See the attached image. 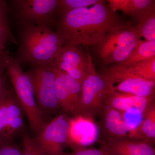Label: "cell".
Listing matches in <instances>:
<instances>
[{
    "label": "cell",
    "instance_id": "obj_21",
    "mask_svg": "<svg viewBox=\"0 0 155 155\" xmlns=\"http://www.w3.org/2000/svg\"><path fill=\"white\" fill-rule=\"evenodd\" d=\"M66 80L71 104L74 111V115H76L78 114L81 103L82 85L79 81L66 73Z\"/></svg>",
    "mask_w": 155,
    "mask_h": 155
},
{
    "label": "cell",
    "instance_id": "obj_34",
    "mask_svg": "<svg viewBox=\"0 0 155 155\" xmlns=\"http://www.w3.org/2000/svg\"><path fill=\"white\" fill-rule=\"evenodd\" d=\"M0 51H4V50H2V49H1V48H0Z\"/></svg>",
    "mask_w": 155,
    "mask_h": 155
},
{
    "label": "cell",
    "instance_id": "obj_31",
    "mask_svg": "<svg viewBox=\"0 0 155 155\" xmlns=\"http://www.w3.org/2000/svg\"><path fill=\"white\" fill-rule=\"evenodd\" d=\"M7 77L6 71L0 72V102L5 96L9 89L7 83Z\"/></svg>",
    "mask_w": 155,
    "mask_h": 155
},
{
    "label": "cell",
    "instance_id": "obj_20",
    "mask_svg": "<svg viewBox=\"0 0 155 155\" xmlns=\"http://www.w3.org/2000/svg\"><path fill=\"white\" fill-rule=\"evenodd\" d=\"M138 24L134 26L140 38L145 40H155V11L147 15L138 21Z\"/></svg>",
    "mask_w": 155,
    "mask_h": 155
},
{
    "label": "cell",
    "instance_id": "obj_27",
    "mask_svg": "<svg viewBox=\"0 0 155 155\" xmlns=\"http://www.w3.org/2000/svg\"><path fill=\"white\" fill-rule=\"evenodd\" d=\"M64 155H111L104 148H100L89 147L72 150V152L64 153Z\"/></svg>",
    "mask_w": 155,
    "mask_h": 155
},
{
    "label": "cell",
    "instance_id": "obj_26",
    "mask_svg": "<svg viewBox=\"0 0 155 155\" xmlns=\"http://www.w3.org/2000/svg\"><path fill=\"white\" fill-rule=\"evenodd\" d=\"M23 155H44L41 152L34 143L33 138L25 130L22 134Z\"/></svg>",
    "mask_w": 155,
    "mask_h": 155
},
{
    "label": "cell",
    "instance_id": "obj_11",
    "mask_svg": "<svg viewBox=\"0 0 155 155\" xmlns=\"http://www.w3.org/2000/svg\"><path fill=\"white\" fill-rule=\"evenodd\" d=\"M98 116L100 119L97 123L100 132L99 141L101 143L110 142L128 136L130 129L121 112L104 104Z\"/></svg>",
    "mask_w": 155,
    "mask_h": 155
},
{
    "label": "cell",
    "instance_id": "obj_3",
    "mask_svg": "<svg viewBox=\"0 0 155 155\" xmlns=\"http://www.w3.org/2000/svg\"><path fill=\"white\" fill-rule=\"evenodd\" d=\"M5 69L15 94L28 118L30 130L36 137L47 123L38 105L30 78L23 71L18 61L9 56Z\"/></svg>",
    "mask_w": 155,
    "mask_h": 155
},
{
    "label": "cell",
    "instance_id": "obj_10",
    "mask_svg": "<svg viewBox=\"0 0 155 155\" xmlns=\"http://www.w3.org/2000/svg\"><path fill=\"white\" fill-rule=\"evenodd\" d=\"M100 132L94 118L81 114L69 118L67 146L72 150L89 147L99 141Z\"/></svg>",
    "mask_w": 155,
    "mask_h": 155
},
{
    "label": "cell",
    "instance_id": "obj_7",
    "mask_svg": "<svg viewBox=\"0 0 155 155\" xmlns=\"http://www.w3.org/2000/svg\"><path fill=\"white\" fill-rule=\"evenodd\" d=\"M88 64L82 81V97L78 114L94 118L104 107V97L107 90L104 80L97 72L89 53L87 54Z\"/></svg>",
    "mask_w": 155,
    "mask_h": 155
},
{
    "label": "cell",
    "instance_id": "obj_6",
    "mask_svg": "<svg viewBox=\"0 0 155 155\" xmlns=\"http://www.w3.org/2000/svg\"><path fill=\"white\" fill-rule=\"evenodd\" d=\"M100 75L107 89L145 97H155V82L134 75L122 64L105 68Z\"/></svg>",
    "mask_w": 155,
    "mask_h": 155
},
{
    "label": "cell",
    "instance_id": "obj_24",
    "mask_svg": "<svg viewBox=\"0 0 155 155\" xmlns=\"http://www.w3.org/2000/svg\"><path fill=\"white\" fill-rule=\"evenodd\" d=\"M56 65L60 69L82 84L86 72L73 65L60 60H55Z\"/></svg>",
    "mask_w": 155,
    "mask_h": 155
},
{
    "label": "cell",
    "instance_id": "obj_25",
    "mask_svg": "<svg viewBox=\"0 0 155 155\" xmlns=\"http://www.w3.org/2000/svg\"><path fill=\"white\" fill-rule=\"evenodd\" d=\"M121 114L130 131L135 128L141 122L143 118L142 114L137 110L134 109L128 110Z\"/></svg>",
    "mask_w": 155,
    "mask_h": 155
},
{
    "label": "cell",
    "instance_id": "obj_28",
    "mask_svg": "<svg viewBox=\"0 0 155 155\" xmlns=\"http://www.w3.org/2000/svg\"><path fill=\"white\" fill-rule=\"evenodd\" d=\"M11 41L14 44H17L16 40L12 35L10 26L0 23V48L4 50L8 42Z\"/></svg>",
    "mask_w": 155,
    "mask_h": 155
},
{
    "label": "cell",
    "instance_id": "obj_8",
    "mask_svg": "<svg viewBox=\"0 0 155 155\" xmlns=\"http://www.w3.org/2000/svg\"><path fill=\"white\" fill-rule=\"evenodd\" d=\"M69 118L64 113L56 115L33 138L35 144L44 155H64V148L67 146Z\"/></svg>",
    "mask_w": 155,
    "mask_h": 155
},
{
    "label": "cell",
    "instance_id": "obj_1",
    "mask_svg": "<svg viewBox=\"0 0 155 155\" xmlns=\"http://www.w3.org/2000/svg\"><path fill=\"white\" fill-rule=\"evenodd\" d=\"M104 1L62 14L58 33L67 45H96L114 26L121 23Z\"/></svg>",
    "mask_w": 155,
    "mask_h": 155
},
{
    "label": "cell",
    "instance_id": "obj_33",
    "mask_svg": "<svg viewBox=\"0 0 155 155\" xmlns=\"http://www.w3.org/2000/svg\"><path fill=\"white\" fill-rule=\"evenodd\" d=\"M8 56L4 51H0V72H6V62Z\"/></svg>",
    "mask_w": 155,
    "mask_h": 155
},
{
    "label": "cell",
    "instance_id": "obj_30",
    "mask_svg": "<svg viewBox=\"0 0 155 155\" xmlns=\"http://www.w3.org/2000/svg\"><path fill=\"white\" fill-rule=\"evenodd\" d=\"M3 100L0 102V142L4 141L6 131L5 115Z\"/></svg>",
    "mask_w": 155,
    "mask_h": 155
},
{
    "label": "cell",
    "instance_id": "obj_19",
    "mask_svg": "<svg viewBox=\"0 0 155 155\" xmlns=\"http://www.w3.org/2000/svg\"><path fill=\"white\" fill-rule=\"evenodd\" d=\"M56 93L59 106L64 114L74 115L66 80V73L56 65Z\"/></svg>",
    "mask_w": 155,
    "mask_h": 155
},
{
    "label": "cell",
    "instance_id": "obj_29",
    "mask_svg": "<svg viewBox=\"0 0 155 155\" xmlns=\"http://www.w3.org/2000/svg\"><path fill=\"white\" fill-rule=\"evenodd\" d=\"M0 155H23L22 150L14 143L0 142Z\"/></svg>",
    "mask_w": 155,
    "mask_h": 155
},
{
    "label": "cell",
    "instance_id": "obj_17",
    "mask_svg": "<svg viewBox=\"0 0 155 155\" xmlns=\"http://www.w3.org/2000/svg\"><path fill=\"white\" fill-rule=\"evenodd\" d=\"M55 60L64 61L85 72L88 66L87 56L84 55L77 46L63 45L56 54Z\"/></svg>",
    "mask_w": 155,
    "mask_h": 155
},
{
    "label": "cell",
    "instance_id": "obj_32",
    "mask_svg": "<svg viewBox=\"0 0 155 155\" xmlns=\"http://www.w3.org/2000/svg\"><path fill=\"white\" fill-rule=\"evenodd\" d=\"M8 12V8L7 3L5 1L0 0V23L9 26Z\"/></svg>",
    "mask_w": 155,
    "mask_h": 155
},
{
    "label": "cell",
    "instance_id": "obj_13",
    "mask_svg": "<svg viewBox=\"0 0 155 155\" xmlns=\"http://www.w3.org/2000/svg\"><path fill=\"white\" fill-rule=\"evenodd\" d=\"M104 102L121 112L134 109L143 115L155 104V97H145L130 94L118 92L107 89L104 97Z\"/></svg>",
    "mask_w": 155,
    "mask_h": 155
},
{
    "label": "cell",
    "instance_id": "obj_14",
    "mask_svg": "<svg viewBox=\"0 0 155 155\" xmlns=\"http://www.w3.org/2000/svg\"><path fill=\"white\" fill-rule=\"evenodd\" d=\"M101 147L111 155H155L154 146L129 136L102 143Z\"/></svg>",
    "mask_w": 155,
    "mask_h": 155
},
{
    "label": "cell",
    "instance_id": "obj_4",
    "mask_svg": "<svg viewBox=\"0 0 155 155\" xmlns=\"http://www.w3.org/2000/svg\"><path fill=\"white\" fill-rule=\"evenodd\" d=\"M140 39L134 26L120 23L96 45L97 52L105 65L122 64L130 56Z\"/></svg>",
    "mask_w": 155,
    "mask_h": 155
},
{
    "label": "cell",
    "instance_id": "obj_5",
    "mask_svg": "<svg viewBox=\"0 0 155 155\" xmlns=\"http://www.w3.org/2000/svg\"><path fill=\"white\" fill-rule=\"evenodd\" d=\"M55 67L54 61L48 65L32 66L26 72L32 83L38 105L45 121L46 117L50 121V118L61 110L56 96Z\"/></svg>",
    "mask_w": 155,
    "mask_h": 155
},
{
    "label": "cell",
    "instance_id": "obj_18",
    "mask_svg": "<svg viewBox=\"0 0 155 155\" xmlns=\"http://www.w3.org/2000/svg\"><path fill=\"white\" fill-rule=\"evenodd\" d=\"M155 58V40H143L140 39L130 56L122 65L130 67Z\"/></svg>",
    "mask_w": 155,
    "mask_h": 155
},
{
    "label": "cell",
    "instance_id": "obj_23",
    "mask_svg": "<svg viewBox=\"0 0 155 155\" xmlns=\"http://www.w3.org/2000/svg\"><path fill=\"white\" fill-rule=\"evenodd\" d=\"M99 1V0H60L58 9H61L63 14L75 9L93 5Z\"/></svg>",
    "mask_w": 155,
    "mask_h": 155
},
{
    "label": "cell",
    "instance_id": "obj_12",
    "mask_svg": "<svg viewBox=\"0 0 155 155\" xmlns=\"http://www.w3.org/2000/svg\"><path fill=\"white\" fill-rule=\"evenodd\" d=\"M6 119L5 142L14 143V137L25 131V114L15 93L9 88L3 100Z\"/></svg>",
    "mask_w": 155,
    "mask_h": 155
},
{
    "label": "cell",
    "instance_id": "obj_2",
    "mask_svg": "<svg viewBox=\"0 0 155 155\" xmlns=\"http://www.w3.org/2000/svg\"><path fill=\"white\" fill-rule=\"evenodd\" d=\"M21 41L20 59L32 66L52 64L56 54L64 44L59 33L42 25H25Z\"/></svg>",
    "mask_w": 155,
    "mask_h": 155
},
{
    "label": "cell",
    "instance_id": "obj_9",
    "mask_svg": "<svg viewBox=\"0 0 155 155\" xmlns=\"http://www.w3.org/2000/svg\"><path fill=\"white\" fill-rule=\"evenodd\" d=\"M13 3L25 26L49 27L54 22L53 16L59 7V0H16Z\"/></svg>",
    "mask_w": 155,
    "mask_h": 155
},
{
    "label": "cell",
    "instance_id": "obj_16",
    "mask_svg": "<svg viewBox=\"0 0 155 155\" xmlns=\"http://www.w3.org/2000/svg\"><path fill=\"white\" fill-rule=\"evenodd\" d=\"M128 136L155 145V104L143 114V118L140 123L129 131Z\"/></svg>",
    "mask_w": 155,
    "mask_h": 155
},
{
    "label": "cell",
    "instance_id": "obj_15",
    "mask_svg": "<svg viewBox=\"0 0 155 155\" xmlns=\"http://www.w3.org/2000/svg\"><path fill=\"white\" fill-rule=\"evenodd\" d=\"M107 2L114 12L122 11L138 21L155 11V1L153 0H108Z\"/></svg>",
    "mask_w": 155,
    "mask_h": 155
},
{
    "label": "cell",
    "instance_id": "obj_22",
    "mask_svg": "<svg viewBox=\"0 0 155 155\" xmlns=\"http://www.w3.org/2000/svg\"><path fill=\"white\" fill-rule=\"evenodd\" d=\"M127 67L134 75L155 82V58Z\"/></svg>",
    "mask_w": 155,
    "mask_h": 155
}]
</instances>
